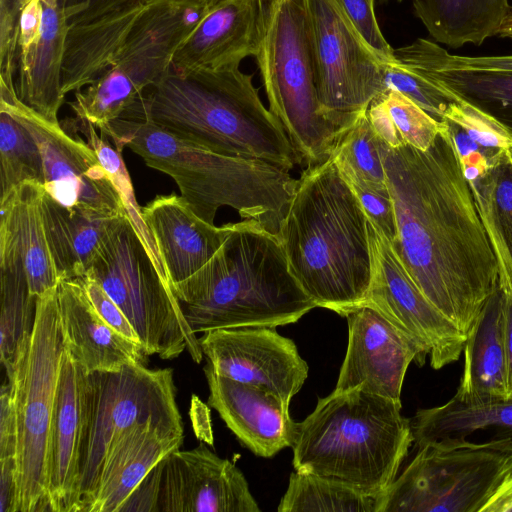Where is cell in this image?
Listing matches in <instances>:
<instances>
[{
    "instance_id": "6da1fadb",
    "label": "cell",
    "mask_w": 512,
    "mask_h": 512,
    "mask_svg": "<svg viewBox=\"0 0 512 512\" xmlns=\"http://www.w3.org/2000/svg\"><path fill=\"white\" fill-rule=\"evenodd\" d=\"M397 236L392 243L424 295L467 335L498 289L496 257L449 124L426 151L380 139Z\"/></svg>"
},
{
    "instance_id": "7a4b0ae2",
    "label": "cell",
    "mask_w": 512,
    "mask_h": 512,
    "mask_svg": "<svg viewBox=\"0 0 512 512\" xmlns=\"http://www.w3.org/2000/svg\"><path fill=\"white\" fill-rule=\"evenodd\" d=\"M279 238L289 270L317 307L344 313L371 282L367 216L331 156L297 179Z\"/></svg>"
},
{
    "instance_id": "3957f363",
    "label": "cell",
    "mask_w": 512,
    "mask_h": 512,
    "mask_svg": "<svg viewBox=\"0 0 512 512\" xmlns=\"http://www.w3.org/2000/svg\"><path fill=\"white\" fill-rule=\"evenodd\" d=\"M252 79L239 66H170L121 118L149 121L219 154L262 159L290 171L302 163Z\"/></svg>"
},
{
    "instance_id": "277c9868",
    "label": "cell",
    "mask_w": 512,
    "mask_h": 512,
    "mask_svg": "<svg viewBox=\"0 0 512 512\" xmlns=\"http://www.w3.org/2000/svg\"><path fill=\"white\" fill-rule=\"evenodd\" d=\"M122 151L127 146L147 166L169 175L203 220L214 224L221 207L236 210L279 237L297 179L289 170L257 159L219 154L145 120L119 118L100 131Z\"/></svg>"
},
{
    "instance_id": "5b68a950",
    "label": "cell",
    "mask_w": 512,
    "mask_h": 512,
    "mask_svg": "<svg viewBox=\"0 0 512 512\" xmlns=\"http://www.w3.org/2000/svg\"><path fill=\"white\" fill-rule=\"evenodd\" d=\"M207 265L175 291L192 331L277 327L317 307L289 270L280 238L255 222L228 223Z\"/></svg>"
},
{
    "instance_id": "8992f818",
    "label": "cell",
    "mask_w": 512,
    "mask_h": 512,
    "mask_svg": "<svg viewBox=\"0 0 512 512\" xmlns=\"http://www.w3.org/2000/svg\"><path fill=\"white\" fill-rule=\"evenodd\" d=\"M402 404L360 389L319 398L296 423L295 471L349 485L379 497L397 477L414 442Z\"/></svg>"
},
{
    "instance_id": "52a82bcc",
    "label": "cell",
    "mask_w": 512,
    "mask_h": 512,
    "mask_svg": "<svg viewBox=\"0 0 512 512\" xmlns=\"http://www.w3.org/2000/svg\"><path fill=\"white\" fill-rule=\"evenodd\" d=\"M257 51L269 110L301 163L328 160L348 129L326 118L317 99L306 0H256Z\"/></svg>"
},
{
    "instance_id": "ba28073f",
    "label": "cell",
    "mask_w": 512,
    "mask_h": 512,
    "mask_svg": "<svg viewBox=\"0 0 512 512\" xmlns=\"http://www.w3.org/2000/svg\"><path fill=\"white\" fill-rule=\"evenodd\" d=\"M86 274L118 305L136 331L146 356L177 358L203 352L168 279L157 269L127 214L110 228Z\"/></svg>"
},
{
    "instance_id": "9c48e42d",
    "label": "cell",
    "mask_w": 512,
    "mask_h": 512,
    "mask_svg": "<svg viewBox=\"0 0 512 512\" xmlns=\"http://www.w3.org/2000/svg\"><path fill=\"white\" fill-rule=\"evenodd\" d=\"M65 349L55 287L37 298L30 344L7 377L17 426L15 512L49 511L48 442Z\"/></svg>"
},
{
    "instance_id": "30bf717a",
    "label": "cell",
    "mask_w": 512,
    "mask_h": 512,
    "mask_svg": "<svg viewBox=\"0 0 512 512\" xmlns=\"http://www.w3.org/2000/svg\"><path fill=\"white\" fill-rule=\"evenodd\" d=\"M209 6L203 0H152L110 65L69 103L77 118L103 131L170 68L174 53Z\"/></svg>"
},
{
    "instance_id": "8fae6325",
    "label": "cell",
    "mask_w": 512,
    "mask_h": 512,
    "mask_svg": "<svg viewBox=\"0 0 512 512\" xmlns=\"http://www.w3.org/2000/svg\"><path fill=\"white\" fill-rule=\"evenodd\" d=\"M378 499L377 512H482L512 470V440L417 447Z\"/></svg>"
},
{
    "instance_id": "7c38bea8",
    "label": "cell",
    "mask_w": 512,
    "mask_h": 512,
    "mask_svg": "<svg viewBox=\"0 0 512 512\" xmlns=\"http://www.w3.org/2000/svg\"><path fill=\"white\" fill-rule=\"evenodd\" d=\"M150 419L174 433L184 434L171 369H149L137 363L118 371L87 373L80 512L94 491L105 455L115 438Z\"/></svg>"
},
{
    "instance_id": "4fadbf2b",
    "label": "cell",
    "mask_w": 512,
    "mask_h": 512,
    "mask_svg": "<svg viewBox=\"0 0 512 512\" xmlns=\"http://www.w3.org/2000/svg\"><path fill=\"white\" fill-rule=\"evenodd\" d=\"M69 24L58 0H0V84L58 121Z\"/></svg>"
},
{
    "instance_id": "5bb4252c",
    "label": "cell",
    "mask_w": 512,
    "mask_h": 512,
    "mask_svg": "<svg viewBox=\"0 0 512 512\" xmlns=\"http://www.w3.org/2000/svg\"><path fill=\"white\" fill-rule=\"evenodd\" d=\"M317 99L322 114L349 128L384 92L387 64L338 0H306Z\"/></svg>"
},
{
    "instance_id": "9a60e30c",
    "label": "cell",
    "mask_w": 512,
    "mask_h": 512,
    "mask_svg": "<svg viewBox=\"0 0 512 512\" xmlns=\"http://www.w3.org/2000/svg\"><path fill=\"white\" fill-rule=\"evenodd\" d=\"M122 511L259 512L260 507L241 470L200 443L167 454Z\"/></svg>"
},
{
    "instance_id": "2e32d148",
    "label": "cell",
    "mask_w": 512,
    "mask_h": 512,
    "mask_svg": "<svg viewBox=\"0 0 512 512\" xmlns=\"http://www.w3.org/2000/svg\"><path fill=\"white\" fill-rule=\"evenodd\" d=\"M0 107L33 135L42 154L45 191L59 204L91 218L125 214L122 200L96 152L61 122H52L24 104L14 88L0 84Z\"/></svg>"
},
{
    "instance_id": "e0dca14e",
    "label": "cell",
    "mask_w": 512,
    "mask_h": 512,
    "mask_svg": "<svg viewBox=\"0 0 512 512\" xmlns=\"http://www.w3.org/2000/svg\"><path fill=\"white\" fill-rule=\"evenodd\" d=\"M371 282L363 304L405 333L438 370L457 361L466 336L420 290L388 238L367 218Z\"/></svg>"
},
{
    "instance_id": "ac0fdd59",
    "label": "cell",
    "mask_w": 512,
    "mask_h": 512,
    "mask_svg": "<svg viewBox=\"0 0 512 512\" xmlns=\"http://www.w3.org/2000/svg\"><path fill=\"white\" fill-rule=\"evenodd\" d=\"M199 343L217 374L270 391L288 404L308 377L294 341L273 327L214 329Z\"/></svg>"
},
{
    "instance_id": "d6986e66",
    "label": "cell",
    "mask_w": 512,
    "mask_h": 512,
    "mask_svg": "<svg viewBox=\"0 0 512 512\" xmlns=\"http://www.w3.org/2000/svg\"><path fill=\"white\" fill-rule=\"evenodd\" d=\"M348 345L336 391L360 389L401 402L411 362L422 366L427 357L405 333L374 307L361 304L343 315Z\"/></svg>"
},
{
    "instance_id": "ffe728a7",
    "label": "cell",
    "mask_w": 512,
    "mask_h": 512,
    "mask_svg": "<svg viewBox=\"0 0 512 512\" xmlns=\"http://www.w3.org/2000/svg\"><path fill=\"white\" fill-rule=\"evenodd\" d=\"M86 381L87 373L65 349L48 442L47 493L50 512H80Z\"/></svg>"
},
{
    "instance_id": "44dd1931",
    "label": "cell",
    "mask_w": 512,
    "mask_h": 512,
    "mask_svg": "<svg viewBox=\"0 0 512 512\" xmlns=\"http://www.w3.org/2000/svg\"><path fill=\"white\" fill-rule=\"evenodd\" d=\"M203 370L208 404L250 451L271 458L293 445L296 422L288 403L270 391L217 374L208 362Z\"/></svg>"
},
{
    "instance_id": "7402d4cb",
    "label": "cell",
    "mask_w": 512,
    "mask_h": 512,
    "mask_svg": "<svg viewBox=\"0 0 512 512\" xmlns=\"http://www.w3.org/2000/svg\"><path fill=\"white\" fill-rule=\"evenodd\" d=\"M173 291L185 286L213 258L228 234L200 218L180 195H158L142 207Z\"/></svg>"
},
{
    "instance_id": "603a6c76",
    "label": "cell",
    "mask_w": 512,
    "mask_h": 512,
    "mask_svg": "<svg viewBox=\"0 0 512 512\" xmlns=\"http://www.w3.org/2000/svg\"><path fill=\"white\" fill-rule=\"evenodd\" d=\"M183 441L184 434L152 419L124 431L108 449L83 512H121L149 472Z\"/></svg>"
},
{
    "instance_id": "cb8c5ba5",
    "label": "cell",
    "mask_w": 512,
    "mask_h": 512,
    "mask_svg": "<svg viewBox=\"0 0 512 512\" xmlns=\"http://www.w3.org/2000/svg\"><path fill=\"white\" fill-rule=\"evenodd\" d=\"M57 298L66 349L86 373L144 364L146 354L142 347L98 315L80 277L59 280Z\"/></svg>"
},
{
    "instance_id": "d4e9b609",
    "label": "cell",
    "mask_w": 512,
    "mask_h": 512,
    "mask_svg": "<svg viewBox=\"0 0 512 512\" xmlns=\"http://www.w3.org/2000/svg\"><path fill=\"white\" fill-rule=\"evenodd\" d=\"M256 0H220L180 44L171 67L176 70L240 66L257 51Z\"/></svg>"
},
{
    "instance_id": "484cf974",
    "label": "cell",
    "mask_w": 512,
    "mask_h": 512,
    "mask_svg": "<svg viewBox=\"0 0 512 512\" xmlns=\"http://www.w3.org/2000/svg\"><path fill=\"white\" fill-rule=\"evenodd\" d=\"M43 185L25 182L0 200V263L19 262L37 298L57 287L41 213Z\"/></svg>"
},
{
    "instance_id": "4316f807",
    "label": "cell",
    "mask_w": 512,
    "mask_h": 512,
    "mask_svg": "<svg viewBox=\"0 0 512 512\" xmlns=\"http://www.w3.org/2000/svg\"><path fill=\"white\" fill-rule=\"evenodd\" d=\"M152 0H58L69 24L65 60L85 68L106 66Z\"/></svg>"
},
{
    "instance_id": "83f0119b",
    "label": "cell",
    "mask_w": 512,
    "mask_h": 512,
    "mask_svg": "<svg viewBox=\"0 0 512 512\" xmlns=\"http://www.w3.org/2000/svg\"><path fill=\"white\" fill-rule=\"evenodd\" d=\"M465 361L455 398L467 403L509 399L502 297L487 299L466 335Z\"/></svg>"
},
{
    "instance_id": "f1b7e54d",
    "label": "cell",
    "mask_w": 512,
    "mask_h": 512,
    "mask_svg": "<svg viewBox=\"0 0 512 512\" xmlns=\"http://www.w3.org/2000/svg\"><path fill=\"white\" fill-rule=\"evenodd\" d=\"M41 213L59 280L86 274L106 234L121 216L91 218L64 207L46 191L42 195Z\"/></svg>"
},
{
    "instance_id": "f546056e",
    "label": "cell",
    "mask_w": 512,
    "mask_h": 512,
    "mask_svg": "<svg viewBox=\"0 0 512 512\" xmlns=\"http://www.w3.org/2000/svg\"><path fill=\"white\" fill-rule=\"evenodd\" d=\"M412 5L433 40L453 49L496 36L512 9L508 0H412Z\"/></svg>"
},
{
    "instance_id": "4dcf8cb0",
    "label": "cell",
    "mask_w": 512,
    "mask_h": 512,
    "mask_svg": "<svg viewBox=\"0 0 512 512\" xmlns=\"http://www.w3.org/2000/svg\"><path fill=\"white\" fill-rule=\"evenodd\" d=\"M416 446L431 442H460L481 431L496 432L493 439L512 440V398L467 403L454 396L442 405L416 411L411 419Z\"/></svg>"
},
{
    "instance_id": "1f68e13d",
    "label": "cell",
    "mask_w": 512,
    "mask_h": 512,
    "mask_svg": "<svg viewBox=\"0 0 512 512\" xmlns=\"http://www.w3.org/2000/svg\"><path fill=\"white\" fill-rule=\"evenodd\" d=\"M396 61L455 97L485 112L512 134V73L475 72L431 66L394 50Z\"/></svg>"
},
{
    "instance_id": "d6a6232c",
    "label": "cell",
    "mask_w": 512,
    "mask_h": 512,
    "mask_svg": "<svg viewBox=\"0 0 512 512\" xmlns=\"http://www.w3.org/2000/svg\"><path fill=\"white\" fill-rule=\"evenodd\" d=\"M36 302L23 265L0 263V360L7 377L30 344Z\"/></svg>"
},
{
    "instance_id": "836d02e7",
    "label": "cell",
    "mask_w": 512,
    "mask_h": 512,
    "mask_svg": "<svg viewBox=\"0 0 512 512\" xmlns=\"http://www.w3.org/2000/svg\"><path fill=\"white\" fill-rule=\"evenodd\" d=\"M379 497L318 475L293 472L279 512H377Z\"/></svg>"
},
{
    "instance_id": "e575fe53",
    "label": "cell",
    "mask_w": 512,
    "mask_h": 512,
    "mask_svg": "<svg viewBox=\"0 0 512 512\" xmlns=\"http://www.w3.org/2000/svg\"><path fill=\"white\" fill-rule=\"evenodd\" d=\"M64 122L74 130L79 131L85 137L89 146L96 152L100 163L122 200L125 212L135 232L159 272L169 280L156 243L142 217V208L136 200L132 181L124 164L121 151L110 144L106 135L103 133L99 135L91 123L77 117L66 119Z\"/></svg>"
},
{
    "instance_id": "d590c367",
    "label": "cell",
    "mask_w": 512,
    "mask_h": 512,
    "mask_svg": "<svg viewBox=\"0 0 512 512\" xmlns=\"http://www.w3.org/2000/svg\"><path fill=\"white\" fill-rule=\"evenodd\" d=\"M0 200L25 182L44 186L41 150L30 131L7 109L0 107Z\"/></svg>"
},
{
    "instance_id": "8d00e7d4",
    "label": "cell",
    "mask_w": 512,
    "mask_h": 512,
    "mask_svg": "<svg viewBox=\"0 0 512 512\" xmlns=\"http://www.w3.org/2000/svg\"><path fill=\"white\" fill-rule=\"evenodd\" d=\"M331 156L342 174L355 176L377 187L387 186L380 138L367 111L340 136Z\"/></svg>"
},
{
    "instance_id": "74e56055",
    "label": "cell",
    "mask_w": 512,
    "mask_h": 512,
    "mask_svg": "<svg viewBox=\"0 0 512 512\" xmlns=\"http://www.w3.org/2000/svg\"><path fill=\"white\" fill-rule=\"evenodd\" d=\"M490 239L498 266V283L502 297L503 332L507 356L509 399L512 398V255L499 229L492 204L482 200L477 205Z\"/></svg>"
},
{
    "instance_id": "f35d334b",
    "label": "cell",
    "mask_w": 512,
    "mask_h": 512,
    "mask_svg": "<svg viewBox=\"0 0 512 512\" xmlns=\"http://www.w3.org/2000/svg\"><path fill=\"white\" fill-rule=\"evenodd\" d=\"M380 96L403 142L421 151L428 150L439 135L442 122L399 91L386 90Z\"/></svg>"
},
{
    "instance_id": "ab89813d",
    "label": "cell",
    "mask_w": 512,
    "mask_h": 512,
    "mask_svg": "<svg viewBox=\"0 0 512 512\" xmlns=\"http://www.w3.org/2000/svg\"><path fill=\"white\" fill-rule=\"evenodd\" d=\"M444 120L461 128L492 156H499L512 148V134L505 127L485 112L457 97L456 101L449 104Z\"/></svg>"
},
{
    "instance_id": "60d3db41",
    "label": "cell",
    "mask_w": 512,
    "mask_h": 512,
    "mask_svg": "<svg viewBox=\"0 0 512 512\" xmlns=\"http://www.w3.org/2000/svg\"><path fill=\"white\" fill-rule=\"evenodd\" d=\"M396 90L407 96L439 122L456 97L425 77L393 62L386 66L384 91Z\"/></svg>"
},
{
    "instance_id": "b9f144b4",
    "label": "cell",
    "mask_w": 512,
    "mask_h": 512,
    "mask_svg": "<svg viewBox=\"0 0 512 512\" xmlns=\"http://www.w3.org/2000/svg\"><path fill=\"white\" fill-rule=\"evenodd\" d=\"M409 55L438 68L475 72L512 73V55L460 56L448 53L437 42L418 38L401 47Z\"/></svg>"
},
{
    "instance_id": "7bdbcfd3",
    "label": "cell",
    "mask_w": 512,
    "mask_h": 512,
    "mask_svg": "<svg viewBox=\"0 0 512 512\" xmlns=\"http://www.w3.org/2000/svg\"><path fill=\"white\" fill-rule=\"evenodd\" d=\"M342 175L358 197L367 218L393 243L397 236V224L388 186L377 187L355 176Z\"/></svg>"
},
{
    "instance_id": "ee69618b",
    "label": "cell",
    "mask_w": 512,
    "mask_h": 512,
    "mask_svg": "<svg viewBox=\"0 0 512 512\" xmlns=\"http://www.w3.org/2000/svg\"><path fill=\"white\" fill-rule=\"evenodd\" d=\"M506 151L487 173V182L497 224L512 255V164Z\"/></svg>"
},
{
    "instance_id": "f6af8a7d",
    "label": "cell",
    "mask_w": 512,
    "mask_h": 512,
    "mask_svg": "<svg viewBox=\"0 0 512 512\" xmlns=\"http://www.w3.org/2000/svg\"><path fill=\"white\" fill-rule=\"evenodd\" d=\"M366 43L387 65L395 62L394 48L383 36L374 11L375 0H338Z\"/></svg>"
},
{
    "instance_id": "bcb514c9",
    "label": "cell",
    "mask_w": 512,
    "mask_h": 512,
    "mask_svg": "<svg viewBox=\"0 0 512 512\" xmlns=\"http://www.w3.org/2000/svg\"><path fill=\"white\" fill-rule=\"evenodd\" d=\"M80 278L98 315L119 334L142 347L133 326L102 286L89 274H85Z\"/></svg>"
},
{
    "instance_id": "7dc6e473",
    "label": "cell",
    "mask_w": 512,
    "mask_h": 512,
    "mask_svg": "<svg viewBox=\"0 0 512 512\" xmlns=\"http://www.w3.org/2000/svg\"><path fill=\"white\" fill-rule=\"evenodd\" d=\"M482 512H512V470L484 506Z\"/></svg>"
},
{
    "instance_id": "c3c4849f",
    "label": "cell",
    "mask_w": 512,
    "mask_h": 512,
    "mask_svg": "<svg viewBox=\"0 0 512 512\" xmlns=\"http://www.w3.org/2000/svg\"><path fill=\"white\" fill-rule=\"evenodd\" d=\"M497 35L502 38L512 39V9L503 22Z\"/></svg>"
},
{
    "instance_id": "681fc988",
    "label": "cell",
    "mask_w": 512,
    "mask_h": 512,
    "mask_svg": "<svg viewBox=\"0 0 512 512\" xmlns=\"http://www.w3.org/2000/svg\"><path fill=\"white\" fill-rule=\"evenodd\" d=\"M209 7L219 2L220 0H203Z\"/></svg>"
},
{
    "instance_id": "f907efd6",
    "label": "cell",
    "mask_w": 512,
    "mask_h": 512,
    "mask_svg": "<svg viewBox=\"0 0 512 512\" xmlns=\"http://www.w3.org/2000/svg\"><path fill=\"white\" fill-rule=\"evenodd\" d=\"M506 153H507V157H508L509 161H510V162H511V164H512V148L508 149V150L506 151Z\"/></svg>"
},
{
    "instance_id": "816d5d0a",
    "label": "cell",
    "mask_w": 512,
    "mask_h": 512,
    "mask_svg": "<svg viewBox=\"0 0 512 512\" xmlns=\"http://www.w3.org/2000/svg\"><path fill=\"white\" fill-rule=\"evenodd\" d=\"M396 1L401 2L402 0H396Z\"/></svg>"
}]
</instances>
